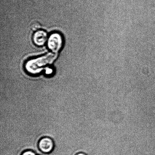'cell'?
Wrapping results in <instances>:
<instances>
[{"instance_id":"5b68a950","label":"cell","mask_w":155,"mask_h":155,"mask_svg":"<svg viewBox=\"0 0 155 155\" xmlns=\"http://www.w3.org/2000/svg\"><path fill=\"white\" fill-rule=\"evenodd\" d=\"M41 27V25L40 23L36 21V22H33L31 24L30 28L32 31H36L38 30H40Z\"/></svg>"},{"instance_id":"52a82bcc","label":"cell","mask_w":155,"mask_h":155,"mask_svg":"<svg viewBox=\"0 0 155 155\" xmlns=\"http://www.w3.org/2000/svg\"><path fill=\"white\" fill-rule=\"evenodd\" d=\"M53 72H54V71L51 68H47L46 70H45V74L48 75H51L53 74Z\"/></svg>"},{"instance_id":"ba28073f","label":"cell","mask_w":155,"mask_h":155,"mask_svg":"<svg viewBox=\"0 0 155 155\" xmlns=\"http://www.w3.org/2000/svg\"><path fill=\"white\" fill-rule=\"evenodd\" d=\"M75 155H87L86 154H85V153H84L83 152H79L77 153Z\"/></svg>"},{"instance_id":"277c9868","label":"cell","mask_w":155,"mask_h":155,"mask_svg":"<svg viewBox=\"0 0 155 155\" xmlns=\"http://www.w3.org/2000/svg\"><path fill=\"white\" fill-rule=\"evenodd\" d=\"M48 36L46 31L43 30H39L35 31L33 37V43L36 46H43L48 41Z\"/></svg>"},{"instance_id":"7a4b0ae2","label":"cell","mask_w":155,"mask_h":155,"mask_svg":"<svg viewBox=\"0 0 155 155\" xmlns=\"http://www.w3.org/2000/svg\"><path fill=\"white\" fill-rule=\"evenodd\" d=\"M63 45V38L58 33H54L48 36L47 45L52 52L57 53L61 49Z\"/></svg>"},{"instance_id":"8992f818","label":"cell","mask_w":155,"mask_h":155,"mask_svg":"<svg viewBox=\"0 0 155 155\" xmlns=\"http://www.w3.org/2000/svg\"><path fill=\"white\" fill-rule=\"evenodd\" d=\"M21 155H38L36 154L35 152L33 150H26L22 152Z\"/></svg>"},{"instance_id":"3957f363","label":"cell","mask_w":155,"mask_h":155,"mask_svg":"<svg viewBox=\"0 0 155 155\" xmlns=\"http://www.w3.org/2000/svg\"><path fill=\"white\" fill-rule=\"evenodd\" d=\"M38 147L39 151L42 154H48L54 151V143L51 138L45 137L39 140Z\"/></svg>"},{"instance_id":"6da1fadb","label":"cell","mask_w":155,"mask_h":155,"mask_svg":"<svg viewBox=\"0 0 155 155\" xmlns=\"http://www.w3.org/2000/svg\"><path fill=\"white\" fill-rule=\"evenodd\" d=\"M57 57V53L50 52L37 58L31 59L26 63L25 70L31 75H38L45 67L52 64Z\"/></svg>"}]
</instances>
